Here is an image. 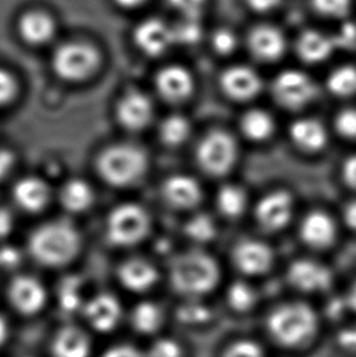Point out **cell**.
Segmentation results:
<instances>
[{
  "mask_svg": "<svg viewBox=\"0 0 356 357\" xmlns=\"http://www.w3.org/2000/svg\"><path fill=\"white\" fill-rule=\"evenodd\" d=\"M58 301L65 314L81 312L86 303L83 296L82 284L76 277H68L59 285Z\"/></svg>",
  "mask_w": 356,
  "mask_h": 357,
  "instance_id": "f546056e",
  "label": "cell"
},
{
  "mask_svg": "<svg viewBox=\"0 0 356 357\" xmlns=\"http://www.w3.org/2000/svg\"><path fill=\"white\" fill-rule=\"evenodd\" d=\"M328 91L337 97H350L356 93V66L341 65L328 75Z\"/></svg>",
  "mask_w": 356,
  "mask_h": 357,
  "instance_id": "1f68e13d",
  "label": "cell"
},
{
  "mask_svg": "<svg viewBox=\"0 0 356 357\" xmlns=\"http://www.w3.org/2000/svg\"><path fill=\"white\" fill-rule=\"evenodd\" d=\"M249 53L261 63H274L283 56L287 39L283 32L274 24H256L246 34Z\"/></svg>",
  "mask_w": 356,
  "mask_h": 357,
  "instance_id": "7c38bea8",
  "label": "cell"
},
{
  "mask_svg": "<svg viewBox=\"0 0 356 357\" xmlns=\"http://www.w3.org/2000/svg\"><path fill=\"white\" fill-rule=\"evenodd\" d=\"M17 94V81L13 73L0 68V107L8 105Z\"/></svg>",
  "mask_w": 356,
  "mask_h": 357,
  "instance_id": "7bdbcfd3",
  "label": "cell"
},
{
  "mask_svg": "<svg viewBox=\"0 0 356 357\" xmlns=\"http://www.w3.org/2000/svg\"><path fill=\"white\" fill-rule=\"evenodd\" d=\"M82 241L77 229L66 221H52L37 228L29 238V252L47 267H61L77 256Z\"/></svg>",
  "mask_w": 356,
  "mask_h": 357,
  "instance_id": "6da1fadb",
  "label": "cell"
},
{
  "mask_svg": "<svg viewBox=\"0 0 356 357\" xmlns=\"http://www.w3.org/2000/svg\"><path fill=\"white\" fill-rule=\"evenodd\" d=\"M159 278L153 264L144 259H131L119 268V280L126 289L133 293H144L156 283Z\"/></svg>",
  "mask_w": 356,
  "mask_h": 357,
  "instance_id": "cb8c5ba5",
  "label": "cell"
},
{
  "mask_svg": "<svg viewBox=\"0 0 356 357\" xmlns=\"http://www.w3.org/2000/svg\"><path fill=\"white\" fill-rule=\"evenodd\" d=\"M99 50L86 42H68L53 55L54 73L66 82H83L91 78L101 66Z\"/></svg>",
  "mask_w": 356,
  "mask_h": 357,
  "instance_id": "5b68a950",
  "label": "cell"
},
{
  "mask_svg": "<svg viewBox=\"0 0 356 357\" xmlns=\"http://www.w3.org/2000/svg\"><path fill=\"white\" fill-rule=\"evenodd\" d=\"M145 357H182V347L169 337L155 339L149 348L144 350Z\"/></svg>",
  "mask_w": 356,
  "mask_h": 357,
  "instance_id": "74e56055",
  "label": "cell"
},
{
  "mask_svg": "<svg viewBox=\"0 0 356 357\" xmlns=\"http://www.w3.org/2000/svg\"><path fill=\"white\" fill-rule=\"evenodd\" d=\"M220 278V268L212 256L202 251H187L175 259L170 268L174 289L188 298L212 291Z\"/></svg>",
  "mask_w": 356,
  "mask_h": 357,
  "instance_id": "7a4b0ae2",
  "label": "cell"
},
{
  "mask_svg": "<svg viewBox=\"0 0 356 357\" xmlns=\"http://www.w3.org/2000/svg\"><path fill=\"white\" fill-rule=\"evenodd\" d=\"M272 91L276 100L287 109H302L318 94L313 78L300 70H284L279 73Z\"/></svg>",
  "mask_w": 356,
  "mask_h": 357,
  "instance_id": "ba28073f",
  "label": "cell"
},
{
  "mask_svg": "<svg viewBox=\"0 0 356 357\" xmlns=\"http://www.w3.org/2000/svg\"><path fill=\"white\" fill-rule=\"evenodd\" d=\"M163 310L151 301H142L131 311V327L140 335H154L163 326Z\"/></svg>",
  "mask_w": 356,
  "mask_h": 357,
  "instance_id": "83f0119b",
  "label": "cell"
},
{
  "mask_svg": "<svg viewBox=\"0 0 356 357\" xmlns=\"http://www.w3.org/2000/svg\"><path fill=\"white\" fill-rule=\"evenodd\" d=\"M14 229V216L6 208L0 206V239L8 237Z\"/></svg>",
  "mask_w": 356,
  "mask_h": 357,
  "instance_id": "f907efd6",
  "label": "cell"
},
{
  "mask_svg": "<svg viewBox=\"0 0 356 357\" xmlns=\"http://www.w3.org/2000/svg\"><path fill=\"white\" fill-rule=\"evenodd\" d=\"M337 49L332 34L320 29L302 31L295 40V52L304 63H320L326 61Z\"/></svg>",
  "mask_w": 356,
  "mask_h": 357,
  "instance_id": "7402d4cb",
  "label": "cell"
},
{
  "mask_svg": "<svg viewBox=\"0 0 356 357\" xmlns=\"http://www.w3.org/2000/svg\"><path fill=\"white\" fill-rule=\"evenodd\" d=\"M256 220L267 231H279L293 213V198L285 190H274L260 199L255 208Z\"/></svg>",
  "mask_w": 356,
  "mask_h": 357,
  "instance_id": "4fadbf2b",
  "label": "cell"
},
{
  "mask_svg": "<svg viewBox=\"0 0 356 357\" xmlns=\"http://www.w3.org/2000/svg\"><path fill=\"white\" fill-rule=\"evenodd\" d=\"M154 107L144 93L130 92L121 98L116 105V117L125 130L140 132L149 126Z\"/></svg>",
  "mask_w": 356,
  "mask_h": 357,
  "instance_id": "5bb4252c",
  "label": "cell"
},
{
  "mask_svg": "<svg viewBox=\"0 0 356 357\" xmlns=\"http://www.w3.org/2000/svg\"><path fill=\"white\" fill-rule=\"evenodd\" d=\"M101 357H145V355L144 350H140L133 344L119 343L105 349Z\"/></svg>",
  "mask_w": 356,
  "mask_h": 357,
  "instance_id": "bcb514c9",
  "label": "cell"
},
{
  "mask_svg": "<svg viewBox=\"0 0 356 357\" xmlns=\"http://www.w3.org/2000/svg\"><path fill=\"white\" fill-rule=\"evenodd\" d=\"M60 203L68 213L87 211L94 203V192L91 184L80 178L68 181L60 190Z\"/></svg>",
  "mask_w": 356,
  "mask_h": 357,
  "instance_id": "4316f807",
  "label": "cell"
},
{
  "mask_svg": "<svg viewBox=\"0 0 356 357\" xmlns=\"http://www.w3.org/2000/svg\"><path fill=\"white\" fill-rule=\"evenodd\" d=\"M8 296L13 309L26 317L38 314L48 300L44 285L31 275H19L14 278L10 283Z\"/></svg>",
  "mask_w": 356,
  "mask_h": 357,
  "instance_id": "8fae6325",
  "label": "cell"
},
{
  "mask_svg": "<svg viewBox=\"0 0 356 357\" xmlns=\"http://www.w3.org/2000/svg\"><path fill=\"white\" fill-rule=\"evenodd\" d=\"M166 3L182 17L199 19L207 0H166Z\"/></svg>",
  "mask_w": 356,
  "mask_h": 357,
  "instance_id": "60d3db41",
  "label": "cell"
},
{
  "mask_svg": "<svg viewBox=\"0 0 356 357\" xmlns=\"http://www.w3.org/2000/svg\"><path fill=\"white\" fill-rule=\"evenodd\" d=\"M10 337V327L8 321L0 314V350L4 348Z\"/></svg>",
  "mask_w": 356,
  "mask_h": 357,
  "instance_id": "11a10c76",
  "label": "cell"
},
{
  "mask_svg": "<svg viewBox=\"0 0 356 357\" xmlns=\"http://www.w3.org/2000/svg\"><path fill=\"white\" fill-rule=\"evenodd\" d=\"M148 0H114L119 8L124 10L140 9Z\"/></svg>",
  "mask_w": 356,
  "mask_h": 357,
  "instance_id": "9f6ffc18",
  "label": "cell"
},
{
  "mask_svg": "<svg viewBox=\"0 0 356 357\" xmlns=\"http://www.w3.org/2000/svg\"><path fill=\"white\" fill-rule=\"evenodd\" d=\"M344 221L349 227L356 231V200L348 203L344 208Z\"/></svg>",
  "mask_w": 356,
  "mask_h": 357,
  "instance_id": "db71d44e",
  "label": "cell"
},
{
  "mask_svg": "<svg viewBox=\"0 0 356 357\" xmlns=\"http://www.w3.org/2000/svg\"><path fill=\"white\" fill-rule=\"evenodd\" d=\"M300 234L308 245L326 248L336 238V225L332 218L323 211H313L304 218Z\"/></svg>",
  "mask_w": 356,
  "mask_h": 357,
  "instance_id": "d4e9b609",
  "label": "cell"
},
{
  "mask_svg": "<svg viewBox=\"0 0 356 357\" xmlns=\"http://www.w3.org/2000/svg\"><path fill=\"white\" fill-rule=\"evenodd\" d=\"M347 304L348 307L356 311V282L353 285L352 289L349 291V294L347 296Z\"/></svg>",
  "mask_w": 356,
  "mask_h": 357,
  "instance_id": "6f0895ef",
  "label": "cell"
},
{
  "mask_svg": "<svg viewBox=\"0 0 356 357\" xmlns=\"http://www.w3.org/2000/svg\"><path fill=\"white\" fill-rule=\"evenodd\" d=\"M21 256L14 246H4L0 249V267L1 268H14L19 265Z\"/></svg>",
  "mask_w": 356,
  "mask_h": 357,
  "instance_id": "c3c4849f",
  "label": "cell"
},
{
  "mask_svg": "<svg viewBox=\"0 0 356 357\" xmlns=\"http://www.w3.org/2000/svg\"><path fill=\"white\" fill-rule=\"evenodd\" d=\"M184 232L189 239L204 244L216 236V225L209 215L198 213L186 223Z\"/></svg>",
  "mask_w": 356,
  "mask_h": 357,
  "instance_id": "e575fe53",
  "label": "cell"
},
{
  "mask_svg": "<svg viewBox=\"0 0 356 357\" xmlns=\"http://www.w3.org/2000/svg\"><path fill=\"white\" fill-rule=\"evenodd\" d=\"M191 135V123L182 115H170L166 117L159 128L160 139L169 146L183 144Z\"/></svg>",
  "mask_w": 356,
  "mask_h": 357,
  "instance_id": "d6a6232c",
  "label": "cell"
},
{
  "mask_svg": "<svg viewBox=\"0 0 356 357\" xmlns=\"http://www.w3.org/2000/svg\"><path fill=\"white\" fill-rule=\"evenodd\" d=\"M336 128L347 138H356V109L349 107L339 112L336 119Z\"/></svg>",
  "mask_w": 356,
  "mask_h": 357,
  "instance_id": "ee69618b",
  "label": "cell"
},
{
  "mask_svg": "<svg viewBox=\"0 0 356 357\" xmlns=\"http://www.w3.org/2000/svg\"><path fill=\"white\" fill-rule=\"evenodd\" d=\"M238 156L235 138L225 130L209 132L198 145V162L207 174L222 176L231 171Z\"/></svg>",
  "mask_w": 356,
  "mask_h": 357,
  "instance_id": "52a82bcc",
  "label": "cell"
},
{
  "mask_svg": "<svg viewBox=\"0 0 356 357\" xmlns=\"http://www.w3.org/2000/svg\"><path fill=\"white\" fill-rule=\"evenodd\" d=\"M155 87L161 98L170 102L186 100L193 92L192 73L181 65H169L161 68L155 76Z\"/></svg>",
  "mask_w": 356,
  "mask_h": 357,
  "instance_id": "e0dca14e",
  "label": "cell"
},
{
  "mask_svg": "<svg viewBox=\"0 0 356 357\" xmlns=\"http://www.w3.org/2000/svg\"><path fill=\"white\" fill-rule=\"evenodd\" d=\"M310 5L316 14L333 21H344L350 17L354 0H310Z\"/></svg>",
  "mask_w": 356,
  "mask_h": 357,
  "instance_id": "836d02e7",
  "label": "cell"
},
{
  "mask_svg": "<svg viewBox=\"0 0 356 357\" xmlns=\"http://www.w3.org/2000/svg\"><path fill=\"white\" fill-rule=\"evenodd\" d=\"M225 357H262V350L251 340H242L227 350Z\"/></svg>",
  "mask_w": 356,
  "mask_h": 357,
  "instance_id": "f6af8a7d",
  "label": "cell"
},
{
  "mask_svg": "<svg viewBox=\"0 0 356 357\" xmlns=\"http://www.w3.org/2000/svg\"><path fill=\"white\" fill-rule=\"evenodd\" d=\"M336 47L339 49H352L356 47V24L352 20L341 21L338 33L332 34Z\"/></svg>",
  "mask_w": 356,
  "mask_h": 357,
  "instance_id": "b9f144b4",
  "label": "cell"
},
{
  "mask_svg": "<svg viewBox=\"0 0 356 357\" xmlns=\"http://www.w3.org/2000/svg\"><path fill=\"white\" fill-rule=\"evenodd\" d=\"M288 280L297 289L313 293L327 289L332 282V273L318 261L303 259L289 266Z\"/></svg>",
  "mask_w": 356,
  "mask_h": 357,
  "instance_id": "d6986e66",
  "label": "cell"
},
{
  "mask_svg": "<svg viewBox=\"0 0 356 357\" xmlns=\"http://www.w3.org/2000/svg\"><path fill=\"white\" fill-rule=\"evenodd\" d=\"M182 21L174 29L175 44H193L202 36V29L199 26V19L182 17Z\"/></svg>",
  "mask_w": 356,
  "mask_h": 357,
  "instance_id": "8d00e7d4",
  "label": "cell"
},
{
  "mask_svg": "<svg viewBox=\"0 0 356 357\" xmlns=\"http://www.w3.org/2000/svg\"><path fill=\"white\" fill-rule=\"evenodd\" d=\"M238 45L236 33L228 29H218L212 32V47L214 52L220 55H230Z\"/></svg>",
  "mask_w": 356,
  "mask_h": 357,
  "instance_id": "ab89813d",
  "label": "cell"
},
{
  "mask_svg": "<svg viewBox=\"0 0 356 357\" xmlns=\"http://www.w3.org/2000/svg\"><path fill=\"white\" fill-rule=\"evenodd\" d=\"M343 176L350 187L356 188V154L350 156L343 166Z\"/></svg>",
  "mask_w": 356,
  "mask_h": 357,
  "instance_id": "f5cc1de1",
  "label": "cell"
},
{
  "mask_svg": "<svg viewBox=\"0 0 356 357\" xmlns=\"http://www.w3.org/2000/svg\"><path fill=\"white\" fill-rule=\"evenodd\" d=\"M50 195L48 184L37 177L20 179L13 189L15 204L26 213L42 211L50 202Z\"/></svg>",
  "mask_w": 356,
  "mask_h": 357,
  "instance_id": "603a6c76",
  "label": "cell"
},
{
  "mask_svg": "<svg viewBox=\"0 0 356 357\" xmlns=\"http://www.w3.org/2000/svg\"><path fill=\"white\" fill-rule=\"evenodd\" d=\"M220 83L223 92L232 99L249 100L259 94L262 81L254 68L235 65L222 73Z\"/></svg>",
  "mask_w": 356,
  "mask_h": 357,
  "instance_id": "2e32d148",
  "label": "cell"
},
{
  "mask_svg": "<svg viewBox=\"0 0 356 357\" xmlns=\"http://www.w3.org/2000/svg\"><path fill=\"white\" fill-rule=\"evenodd\" d=\"M151 228L150 215L137 204H122L106 220V237L116 246H133L144 241Z\"/></svg>",
  "mask_w": 356,
  "mask_h": 357,
  "instance_id": "8992f818",
  "label": "cell"
},
{
  "mask_svg": "<svg viewBox=\"0 0 356 357\" xmlns=\"http://www.w3.org/2000/svg\"><path fill=\"white\" fill-rule=\"evenodd\" d=\"M210 316L212 311L207 306L193 300L178 310V319L188 324H204L210 319Z\"/></svg>",
  "mask_w": 356,
  "mask_h": 357,
  "instance_id": "f35d334b",
  "label": "cell"
},
{
  "mask_svg": "<svg viewBox=\"0 0 356 357\" xmlns=\"http://www.w3.org/2000/svg\"><path fill=\"white\" fill-rule=\"evenodd\" d=\"M318 319L313 310L304 304H287L274 310L269 317V331L279 344L297 347L313 337Z\"/></svg>",
  "mask_w": 356,
  "mask_h": 357,
  "instance_id": "277c9868",
  "label": "cell"
},
{
  "mask_svg": "<svg viewBox=\"0 0 356 357\" xmlns=\"http://www.w3.org/2000/svg\"><path fill=\"white\" fill-rule=\"evenodd\" d=\"M227 299L233 309L237 311L251 310L256 301V294L251 285L244 282H236L230 285L227 291Z\"/></svg>",
  "mask_w": 356,
  "mask_h": 357,
  "instance_id": "d590c367",
  "label": "cell"
},
{
  "mask_svg": "<svg viewBox=\"0 0 356 357\" xmlns=\"http://www.w3.org/2000/svg\"><path fill=\"white\" fill-rule=\"evenodd\" d=\"M148 156L135 145H112L101 151L96 169L101 179L117 188H126L140 182L148 169Z\"/></svg>",
  "mask_w": 356,
  "mask_h": 357,
  "instance_id": "3957f363",
  "label": "cell"
},
{
  "mask_svg": "<svg viewBox=\"0 0 356 357\" xmlns=\"http://www.w3.org/2000/svg\"><path fill=\"white\" fill-rule=\"evenodd\" d=\"M338 342L343 348L350 351H356V327L343 329L338 335Z\"/></svg>",
  "mask_w": 356,
  "mask_h": 357,
  "instance_id": "816d5d0a",
  "label": "cell"
},
{
  "mask_svg": "<svg viewBox=\"0 0 356 357\" xmlns=\"http://www.w3.org/2000/svg\"><path fill=\"white\" fill-rule=\"evenodd\" d=\"M17 32L24 43L42 47L57 34V22L52 15L42 10H29L20 16Z\"/></svg>",
  "mask_w": 356,
  "mask_h": 357,
  "instance_id": "ffe728a7",
  "label": "cell"
},
{
  "mask_svg": "<svg viewBox=\"0 0 356 357\" xmlns=\"http://www.w3.org/2000/svg\"><path fill=\"white\" fill-rule=\"evenodd\" d=\"M81 314L94 332L106 334L114 332L120 326L124 310L115 295L101 293L86 300Z\"/></svg>",
  "mask_w": 356,
  "mask_h": 357,
  "instance_id": "9c48e42d",
  "label": "cell"
},
{
  "mask_svg": "<svg viewBox=\"0 0 356 357\" xmlns=\"http://www.w3.org/2000/svg\"><path fill=\"white\" fill-rule=\"evenodd\" d=\"M48 350L50 357H91L93 342L84 329L65 324L53 334Z\"/></svg>",
  "mask_w": 356,
  "mask_h": 357,
  "instance_id": "9a60e30c",
  "label": "cell"
},
{
  "mask_svg": "<svg viewBox=\"0 0 356 357\" xmlns=\"http://www.w3.org/2000/svg\"><path fill=\"white\" fill-rule=\"evenodd\" d=\"M294 143L306 151H318L327 143V132L318 121L300 119L290 127Z\"/></svg>",
  "mask_w": 356,
  "mask_h": 357,
  "instance_id": "484cf974",
  "label": "cell"
},
{
  "mask_svg": "<svg viewBox=\"0 0 356 357\" xmlns=\"http://www.w3.org/2000/svg\"><path fill=\"white\" fill-rule=\"evenodd\" d=\"M232 257L237 268L249 275L265 273L274 260L269 246L255 239L239 241L233 249Z\"/></svg>",
  "mask_w": 356,
  "mask_h": 357,
  "instance_id": "ac0fdd59",
  "label": "cell"
},
{
  "mask_svg": "<svg viewBox=\"0 0 356 357\" xmlns=\"http://www.w3.org/2000/svg\"><path fill=\"white\" fill-rule=\"evenodd\" d=\"M163 198L175 208H192L202 199V187L195 178L187 174H175L165 181L161 188Z\"/></svg>",
  "mask_w": 356,
  "mask_h": 357,
  "instance_id": "44dd1931",
  "label": "cell"
},
{
  "mask_svg": "<svg viewBox=\"0 0 356 357\" xmlns=\"http://www.w3.org/2000/svg\"><path fill=\"white\" fill-rule=\"evenodd\" d=\"M248 9L256 14H269L277 9L283 0H243Z\"/></svg>",
  "mask_w": 356,
  "mask_h": 357,
  "instance_id": "7dc6e473",
  "label": "cell"
},
{
  "mask_svg": "<svg viewBox=\"0 0 356 357\" xmlns=\"http://www.w3.org/2000/svg\"><path fill=\"white\" fill-rule=\"evenodd\" d=\"M217 206L228 218H237L244 213L246 194L244 189L236 184H226L217 194Z\"/></svg>",
  "mask_w": 356,
  "mask_h": 357,
  "instance_id": "4dcf8cb0",
  "label": "cell"
},
{
  "mask_svg": "<svg viewBox=\"0 0 356 357\" xmlns=\"http://www.w3.org/2000/svg\"><path fill=\"white\" fill-rule=\"evenodd\" d=\"M241 128L249 139L264 140L274 132V119L265 110L251 109L242 117Z\"/></svg>",
  "mask_w": 356,
  "mask_h": 357,
  "instance_id": "f1b7e54d",
  "label": "cell"
},
{
  "mask_svg": "<svg viewBox=\"0 0 356 357\" xmlns=\"http://www.w3.org/2000/svg\"><path fill=\"white\" fill-rule=\"evenodd\" d=\"M133 42L147 56L159 58L174 45V29L164 20L149 17L135 26Z\"/></svg>",
  "mask_w": 356,
  "mask_h": 357,
  "instance_id": "30bf717a",
  "label": "cell"
},
{
  "mask_svg": "<svg viewBox=\"0 0 356 357\" xmlns=\"http://www.w3.org/2000/svg\"><path fill=\"white\" fill-rule=\"evenodd\" d=\"M15 166V155L10 150L0 148V181L6 178Z\"/></svg>",
  "mask_w": 356,
  "mask_h": 357,
  "instance_id": "681fc988",
  "label": "cell"
}]
</instances>
